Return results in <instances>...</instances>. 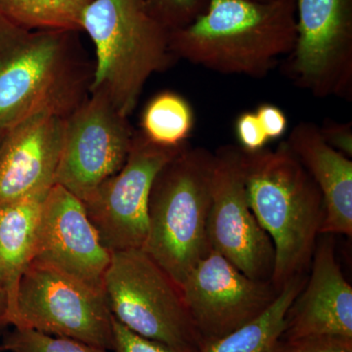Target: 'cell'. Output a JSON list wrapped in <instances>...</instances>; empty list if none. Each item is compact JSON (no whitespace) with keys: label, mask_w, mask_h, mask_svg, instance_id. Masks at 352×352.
Wrapping results in <instances>:
<instances>
[{"label":"cell","mask_w":352,"mask_h":352,"mask_svg":"<svg viewBox=\"0 0 352 352\" xmlns=\"http://www.w3.org/2000/svg\"><path fill=\"white\" fill-rule=\"evenodd\" d=\"M296 38V0H207L195 19L170 31V50L215 73L263 78Z\"/></svg>","instance_id":"6da1fadb"},{"label":"cell","mask_w":352,"mask_h":352,"mask_svg":"<svg viewBox=\"0 0 352 352\" xmlns=\"http://www.w3.org/2000/svg\"><path fill=\"white\" fill-rule=\"evenodd\" d=\"M76 32L30 30L0 14V129L50 113L67 119L90 94L94 71Z\"/></svg>","instance_id":"7a4b0ae2"},{"label":"cell","mask_w":352,"mask_h":352,"mask_svg":"<svg viewBox=\"0 0 352 352\" xmlns=\"http://www.w3.org/2000/svg\"><path fill=\"white\" fill-rule=\"evenodd\" d=\"M244 170L250 206L274 247L271 282L281 291L309 270L325 217L323 197L286 141L274 150L244 151Z\"/></svg>","instance_id":"3957f363"},{"label":"cell","mask_w":352,"mask_h":352,"mask_svg":"<svg viewBox=\"0 0 352 352\" xmlns=\"http://www.w3.org/2000/svg\"><path fill=\"white\" fill-rule=\"evenodd\" d=\"M82 31L96 55L90 92H103L129 118L148 80L175 59L170 30L149 0H92L83 11Z\"/></svg>","instance_id":"277c9868"},{"label":"cell","mask_w":352,"mask_h":352,"mask_svg":"<svg viewBox=\"0 0 352 352\" xmlns=\"http://www.w3.org/2000/svg\"><path fill=\"white\" fill-rule=\"evenodd\" d=\"M214 153L187 143L159 171L148 201L143 250L182 286L212 250L208 222Z\"/></svg>","instance_id":"5b68a950"},{"label":"cell","mask_w":352,"mask_h":352,"mask_svg":"<svg viewBox=\"0 0 352 352\" xmlns=\"http://www.w3.org/2000/svg\"><path fill=\"white\" fill-rule=\"evenodd\" d=\"M102 289L113 318L132 332L183 349L203 344L180 287L144 250L112 252Z\"/></svg>","instance_id":"8992f818"},{"label":"cell","mask_w":352,"mask_h":352,"mask_svg":"<svg viewBox=\"0 0 352 352\" xmlns=\"http://www.w3.org/2000/svg\"><path fill=\"white\" fill-rule=\"evenodd\" d=\"M13 328L113 349V316L103 292L38 261L21 280Z\"/></svg>","instance_id":"52a82bcc"},{"label":"cell","mask_w":352,"mask_h":352,"mask_svg":"<svg viewBox=\"0 0 352 352\" xmlns=\"http://www.w3.org/2000/svg\"><path fill=\"white\" fill-rule=\"evenodd\" d=\"M135 132L107 95L90 92L65 120L55 184L87 200L124 166Z\"/></svg>","instance_id":"ba28073f"},{"label":"cell","mask_w":352,"mask_h":352,"mask_svg":"<svg viewBox=\"0 0 352 352\" xmlns=\"http://www.w3.org/2000/svg\"><path fill=\"white\" fill-rule=\"evenodd\" d=\"M287 75L314 96L351 100L352 0H296Z\"/></svg>","instance_id":"9c48e42d"},{"label":"cell","mask_w":352,"mask_h":352,"mask_svg":"<svg viewBox=\"0 0 352 352\" xmlns=\"http://www.w3.org/2000/svg\"><path fill=\"white\" fill-rule=\"evenodd\" d=\"M208 234L212 249L244 274L271 281L274 247L250 206L239 145L221 146L214 152Z\"/></svg>","instance_id":"30bf717a"},{"label":"cell","mask_w":352,"mask_h":352,"mask_svg":"<svg viewBox=\"0 0 352 352\" xmlns=\"http://www.w3.org/2000/svg\"><path fill=\"white\" fill-rule=\"evenodd\" d=\"M186 144L162 147L136 131L124 166L82 201L90 221L111 254L143 249L153 182L164 164Z\"/></svg>","instance_id":"8fae6325"},{"label":"cell","mask_w":352,"mask_h":352,"mask_svg":"<svg viewBox=\"0 0 352 352\" xmlns=\"http://www.w3.org/2000/svg\"><path fill=\"white\" fill-rule=\"evenodd\" d=\"M180 289L203 342L254 320L280 292L271 281L247 276L212 249L190 271Z\"/></svg>","instance_id":"7c38bea8"},{"label":"cell","mask_w":352,"mask_h":352,"mask_svg":"<svg viewBox=\"0 0 352 352\" xmlns=\"http://www.w3.org/2000/svg\"><path fill=\"white\" fill-rule=\"evenodd\" d=\"M111 256L83 201L61 185H53L41 207L34 261L103 292Z\"/></svg>","instance_id":"4fadbf2b"},{"label":"cell","mask_w":352,"mask_h":352,"mask_svg":"<svg viewBox=\"0 0 352 352\" xmlns=\"http://www.w3.org/2000/svg\"><path fill=\"white\" fill-rule=\"evenodd\" d=\"M65 120L41 113L3 131L0 140V206L48 191L55 184Z\"/></svg>","instance_id":"5bb4252c"},{"label":"cell","mask_w":352,"mask_h":352,"mask_svg":"<svg viewBox=\"0 0 352 352\" xmlns=\"http://www.w3.org/2000/svg\"><path fill=\"white\" fill-rule=\"evenodd\" d=\"M307 274L289 308L282 339L315 336L352 339V288L338 261L333 236H319Z\"/></svg>","instance_id":"9a60e30c"},{"label":"cell","mask_w":352,"mask_h":352,"mask_svg":"<svg viewBox=\"0 0 352 352\" xmlns=\"http://www.w3.org/2000/svg\"><path fill=\"white\" fill-rule=\"evenodd\" d=\"M316 183L323 197L325 217L321 235H352V161L324 140L320 127L300 122L286 140Z\"/></svg>","instance_id":"2e32d148"},{"label":"cell","mask_w":352,"mask_h":352,"mask_svg":"<svg viewBox=\"0 0 352 352\" xmlns=\"http://www.w3.org/2000/svg\"><path fill=\"white\" fill-rule=\"evenodd\" d=\"M48 191L0 206V308L6 326L13 327L17 319L21 280L36 256L39 217Z\"/></svg>","instance_id":"e0dca14e"},{"label":"cell","mask_w":352,"mask_h":352,"mask_svg":"<svg viewBox=\"0 0 352 352\" xmlns=\"http://www.w3.org/2000/svg\"><path fill=\"white\" fill-rule=\"evenodd\" d=\"M307 279V274L292 278L263 314L219 339L204 342L198 352H276L289 308Z\"/></svg>","instance_id":"ac0fdd59"},{"label":"cell","mask_w":352,"mask_h":352,"mask_svg":"<svg viewBox=\"0 0 352 352\" xmlns=\"http://www.w3.org/2000/svg\"><path fill=\"white\" fill-rule=\"evenodd\" d=\"M195 126L191 104L173 91L160 92L148 102L141 116V133L153 144L177 148L188 143Z\"/></svg>","instance_id":"d6986e66"},{"label":"cell","mask_w":352,"mask_h":352,"mask_svg":"<svg viewBox=\"0 0 352 352\" xmlns=\"http://www.w3.org/2000/svg\"><path fill=\"white\" fill-rule=\"evenodd\" d=\"M92 0H0V14L30 30L82 31L85 7Z\"/></svg>","instance_id":"ffe728a7"},{"label":"cell","mask_w":352,"mask_h":352,"mask_svg":"<svg viewBox=\"0 0 352 352\" xmlns=\"http://www.w3.org/2000/svg\"><path fill=\"white\" fill-rule=\"evenodd\" d=\"M0 349L8 352H110L80 340L25 328H13L6 333Z\"/></svg>","instance_id":"44dd1931"},{"label":"cell","mask_w":352,"mask_h":352,"mask_svg":"<svg viewBox=\"0 0 352 352\" xmlns=\"http://www.w3.org/2000/svg\"><path fill=\"white\" fill-rule=\"evenodd\" d=\"M160 20L170 31L188 25L205 10L207 0H149Z\"/></svg>","instance_id":"7402d4cb"},{"label":"cell","mask_w":352,"mask_h":352,"mask_svg":"<svg viewBox=\"0 0 352 352\" xmlns=\"http://www.w3.org/2000/svg\"><path fill=\"white\" fill-rule=\"evenodd\" d=\"M113 352H198L199 349L170 346L132 332L113 317Z\"/></svg>","instance_id":"603a6c76"},{"label":"cell","mask_w":352,"mask_h":352,"mask_svg":"<svg viewBox=\"0 0 352 352\" xmlns=\"http://www.w3.org/2000/svg\"><path fill=\"white\" fill-rule=\"evenodd\" d=\"M276 352H352V339L337 336L282 339Z\"/></svg>","instance_id":"cb8c5ba5"},{"label":"cell","mask_w":352,"mask_h":352,"mask_svg":"<svg viewBox=\"0 0 352 352\" xmlns=\"http://www.w3.org/2000/svg\"><path fill=\"white\" fill-rule=\"evenodd\" d=\"M236 138L245 152H258L270 142L261 120L254 112L241 113L235 124Z\"/></svg>","instance_id":"d4e9b609"},{"label":"cell","mask_w":352,"mask_h":352,"mask_svg":"<svg viewBox=\"0 0 352 352\" xmlns=\"http://www.w3.org/2000/svg\"><path fill=\"white\" fill-rule=\"evenodd\" d=\"M320 127L324 140L331 147L351 159L352 157V126L351 122H337L327 120Z\"/></svg>","instance_id":"484cf974"},{"label":"cell","mask_w":352,"mask_h":352,"mask_svg":"<svg viewBox=\"0 0 352 352\" xmlns=\"http://www.w3.org/2000/svg\"><path fill=\"white\" fill-rule=\"evenodd\" d=\"M254 113L261 120L270 141L283 138L288 129V119L281 109L272 104H263Z\"/></svg>","instance_id":"4316f807"},{"label":"cell","mask_w":352,"mask_h":352,"mask_svg":"<svg viewBox=\"0 0 352 352\" xmlns=\"http://www.w3.org/2000/svg\"><path fill=\"white\" fill-rule=\"evenodd\" d=\"M4 327H6V326L3 322V316H2L1 309H0V330H1V329Z\"/></svg>","instance_id":"83f0119b"},{"label":"cell","mask_w":352,"mask_h":352,"mask_svg":"<svg viewBox=\"0 0 352 352\" xmlns=\"http://www.w3.org/2000/svg\"><path fill=\"white\" fill-rule=\"evenodd\" d=\"M2 134H3V131H1V129H0V140H1Z\"/></svg>","instance_id":"f1b7e54d"},{"label":"cell","mask_w":352,"mask_h":352,"mask_svg":"<svg viewBox=\"0 0 352 352\" xmlns=\"http://www.w3.org/2000/svg\"><path fill=\"white\" fill-rule=\"evenodd\" d=\"M252 1H261V2H264V1H268V0H252Z\"/></svg>","instance_id":"f546056e"},{"label":"cell","mask_w":352,"mask_h":352,"mask_svg":"<svg viewBox=\"0 0 352 352\" xmlns=\"http://www.w3.org/2000/svg\"><path fill=\"white\" fill-rule=\"evenodd\" d=\"M0 309H1V308H0ZM1 311H2V310H1ZM2 316H3V314H2ZM3 322H4V321H3Z\"/></svg>","instance_id":"4dcf8cb0"}]
</instances>
